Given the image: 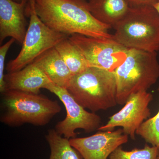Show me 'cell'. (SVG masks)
Listing matches in <instances>:
<instances>
[{"instance_id": "5bb4252c", "label": "cell", "mask_w": 159, "mask_h": 159, "mask_svg": "<svg viewBox=\"0 0 159 159\" xmlns=\"http://www.w3.org/2000/svg\"><path fill=\"white\" fill-rule=\"evenodd\" d=\"M89 9L100 22L111 28L126 15L130 9L126 0H88Z\"/></svg>"}, {"instance_id": "7402d4cb", "label": "cell", "mask_w": 159, "mask_h": 159, "mask_svg": "<svg viewBox=\"0 0 159 159\" xmlns=\"http://www.w3.org/2000/svg\"><path fill=\"white\" fill-rule=\"evenodd\" d=\"M13 1H15V2H21L22 0H13Z\"/></svg>"}, {"instance_id": "2e32d148", "label": "cell", "mask_w": 159, "mask_h": 159, "mask_svg": "<svg viewBox=\"0 0 159 159\" xmlns=\"http://www.w3.org/2000/svg\"><path fill=\"white\" fill-rule=\"evenodd\" d=\"M45 138L51 151L49 159H83L71 145L69 139L62 137L55 129L48 131Z\"/></svg>"}, {"instance_id": "d6986e66", "label": "cell", "mask_w": 159, "mask_h": 159, "mask_svg": "<svg viewBox=\"0 0 159 159\" xmlns=\"http://www.w3.org/2000/svg\"><path fill=\"white\" fill-rule=\"evenodd\" d=\"M16 41L14 39L11 38L9 41L0 47V91L2 93L5 91V60L7 52L11 45Z\"/></svg>"}, {"instance_id": "8fae6325", "label": "cell", "mask_w": 159, "mask_h": 159, "mask_svg": "<svg viewBox=\"0 0 159 159\" xmlns=\"http://www.w3.org/2000/svg\"><path fill=\"white\" fill-rule=\"evenodd\" d=\"M28 0L20 2L0 0V43L11 37L23 44L27 29L26 9Z\"/></svg>"}, {"instance_id": "6da1fadb", "label": "cell", "mask_w": 159, "mask_h": 159, "mask_svg": "<svg viewBox=\"0 0 159 159\" xmlns=\"http://www.w3.org/2000/svg\"><path fill=\"white\" fill-rule=\"evenodd\" d=\"M35 10L43 22L54 31L70 36L111 38V27L91 13L88 0H35Z\"/></svg>"}, {"instance_id": "8992f818", "label": "cell", "mask_w": 159, "mask_h": 159, "mask_svg": "<svg viewBox=\"0 0 159 159\" xmlns=\"http://www.w3.org/2000/svg\"><path fill=\"white\" fill-rule=\"evenodd\" d=\"M26 15L30 18L22 47L17 57L6 66L9 73L20 70L44 52L55 48L67 35L54 31L43 22L35 10V0H28Z\"/></svg>"}, {"instance_id": "30bf717a", "label": "cell", "mask_w": 159, "mask_h": 159, "mask_svg": "<svg viewBox=\"0 0 159 159\" xmlns=\"http://www.w3.org/2000/svg\"><path fill=\"white\" fill-rule=\"evenodd\" d=\"M128 136L122 129L99 131L90 136L69 139L71 145L83 159H108L112 153L127 143Z\"/></svg>"}, {"instance_id": "9a60e30c", "label": "cell", "mask_w": 159, "mask_h": 159, "mask_svg": "<svg viewBox=\"0 0 159 159\" xmlns=\"http://www.w3.org/2000/svg\"><path fill=\"white\" fill-rule=\"evenodd\" d=\"M72 76L82 73L89 67L88 62L77 46L66 38L55 46Z\"/></svg>"}, {"instance_id": "e0dca14e", "label": "cell", "mask_w": 159, "mask_h": 159, "mask_svg": "<svg viewBox=\"0 0 159 159\" xmlns=\"http://www.w3.org/2000/svg\"><path fill=\"white\" fill-rule=\"evenodd\" d=\"M159 149L156 146L145 145L142 148L124 150L121 146L112 153L109 159H157Z\"/></svg>"}, {"instance_id": "603a6c76", "label": "cell", "mask_w": 159, "mask_h": 159, "mask_svg": "<svg viewBox=\"0 0 159 159\" xmlns=\"http://www.w3.org/2000/svg\"><path fill=\"white\" fill-rule=\"evenodd\" d=\"M157 159H159V153L158 155L157 158Z\"/></svg>"}, {"instance_id": "ffe728a7", "label": "cell", "mask_w": 159, "mask_h": 159, "mask_svg": "<svg viewBox=\"0 0 159 159\" xmlns=\"http://www.w3.org/2000/svg\"><path fill=\"white\" fill-rule=\"evenodd\" d=\"M130 8H138L146 6H153L159 0H126Z\"/></svg>"}, {"instance_id": "ac0fdd59", "label": "cell", "mask_w": 159, "mask_h": 159, "mask_svg": "<svg viewBox=\"0 0 159 159\" xmlns=\"http://www.w3.org/2000/svg\"><path fill=\"white\" fill-rule=\"evenodd\" d=\"M157 90L159 92V86ZM136 134L147 143L156 146L159 149V110L155 116L143 122Z\"/></svg>"}, {"instance_id": "7a4b0ae2", "label": "cell", "mask_w": 159, "mask_h": 159, "mask_svg": "<svg viewBox=\"0 0 159 159\" xmlns=\"http://www.w3.org/2000/svg\"><path fill=\"white\" fill-rule=\"evenodd\" d=\"M2 95V113L0 120L11 127L25 123L43 126L61 111L57 101L39 94L6 90Z\"/></svg>"}, {"instance_id": "ba28073f", "label": "cell", "mask_w": 159, "mask_h": 159, "mask_svg": "<svg viewBox=\"0 0 159 159\" xmlns=\"http://www.w3.org/2000/svg\"><path fill=\"white\" fill-rule=\"evenodd\" d=\"M44 89L53 93L63 103L66 111L64 120L55 125V130L60 135L70 139L76 138L75 130L82 129L86 133L98 130L100 126L101 119L93 112H89L79 104L65 88L51 83Z\"/></svg>"}, {"instance_id": "44dd1931", "label": "cell", "mask_w": 159, "mask_h": 159, "mask_svg": "<svg viewBox=\"0 0 159 159\" xmlns=\"http://www.w3.org/2000/svg\"><path fill=\"white\" fill-rule=\"evenodd\" d=\"M153 7H154L155 9H156V10L157 11L159 15V1L153 6Z\"/></svg>"}, {"instance_id": "4fadbf2b", "label": "cell", "mask_w": 159, "mask_h": 159, "mask_svg": "<svg viewBox=\"0 0 159 159\" xmlns=\"http://www.w3.org/2000/svg\"><path fill=\"white\" fill-rule=\"evenodd\" d=\"M33 62L43 71L52 83L66 89L72 75L55 48L44 52Z\"/></svg>"}, {"instance_id": "277c9868", "label": "cell", "mask_w": 159, "mask_h": 159, "mask_svg": "<svg viewBox=\"0 0 159 159\" xmlns=\"http://www.w3.org/2000/svg\"><path fill=\"white\" fill-rule=\"evenodd\" d=\"M118 104H124L131 95L147 91L159 78L157 52L129 49L124 62L114 71Z\"/></svg>"}, {"instance_id": "7c38bea8", "label": "cell", "mask_w": 159, "mask_h": 159, "mask_svg": "<svg viewBox=\"0 0 159 159\" xmlns=\"http://www.w3.org/2000/svg\"><path fill=\"white\" fill-rule=\"evenodd\" d=\"M5 91L17 90L39 94L40 90L52 83L43 71L34 62L20 70L5 75Z\"/></svg>"}, {"instance_id": "5b68a950", "label": "cell", "mask_w": 159, "mask_h": 159, "mask_svg": "<svg viewBox=\"0 0 159 159\" xmlns=\"http://www.w3.org/2000/svg\"><path fill=\"white\" fill-rule=\"evenodd\" d=\"M114 28L113 38L125 48L159 51V15L153 6L130 8Z\"/></svg>"}, {"instance_id": "9c48e42d", "label": "cell", "mask_w": 159, "mask_h": 159, "mask_svg": "<svg viewBox=\"0 0 159 159\" xmlns=\"http://www.w3.org/2000/svg\"><path fill=\"white\" fill-rule=\"evenodd\" d=\"M152 99V94L147 91L133 94L124 107L110 117L106 124L100 126L97 130H113L116 127H122L124 134L134 140L137 129L150 117L149 105Z\"/></svg>"}, {"instance_id": "3957f363", "label": "cell", "mask_w": 159, "mask_h": 159, "mask_svg": "<svg viewBox=\"0 0 159 159\" xmlns=\"http://www.w3.org/2000/svg\"><path fill=\"white\" fill-rule=\"evenodd\" d=\"M66 89L79 104L92 112L106 110L118 104L114 72L89 67L72 76Z\"/></svg>"}, {"instance_id": "52a82bcc", "label": "cell", "mask_w": 159, "mask_h": 159, "mask_svg": "<svg viewBox=\"0 0 159 159\" xmlns=\"http://www.w3.org/2000/svg\"><path fill=\"white\" fill-rule=\"evenodd\" d=\"M69 39L83 54L90 67L114 72L124 62L128 48L111 38L87 37L72 34Z\"/></svg>"}]
</instances>
